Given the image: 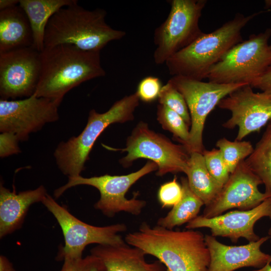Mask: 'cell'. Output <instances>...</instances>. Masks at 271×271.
I'll return each instance as SVG.
<instances>
[{"label": "cell", "instance_id": "obj_1", "mask_svg": "<svg viewBox=\"0 0 271 271\" xmlns=\"http://www.w3.org/2000/svg\"><path fill=\"white\" fill-rule=\"evenodd\" d=\"M128 245L156 257L168 271H208L210 255L198 230H174L146 222L124 237Z\"/></svg>", "mask_w": 271, "mask_h": 271}, {"label": "cell", "instance_id": "obj_2", "mask_svg": "<svg viewBox=\"0 0 271 271\" xmlns=\"http://www.w3.org/2000/svg\"><path fill=\"white\" fill-rule=\"evenodd\" d=\"M100 52L84 51L69 44L44 48L41 52V72L34 94L62 100L72 88L105 76Z\"/></svg>", "mask_w": 271, "mask_h": 271}, {"label": "cell", "instance_id": "obj_3", "mask_svg": "<svg viewBox=\"0 0 271 271\" xmlns=\"http://www.w3.org/2000/svg\"><path fill=\"white\" fill-rule=\"evenodd\" d=\"M106 14L102 9L86 10L78 2L60 9L47 24L44 48L69 44L84 51L100 52L108 43L126 35L107 24Z\"/></svg>", "mask_w": 271, "mask_h": 271}, {"label": "cell", "instance_id": "obj_4", "mask_svg": "<svg viewBox=\"0 0 271 271\" xmlns=\"http://www.w3.org/2000/svg\"><path fill=\"white\" fill-rule=\"evenodd\" d=\"M236 14L210 33H203L186 48L180 50L165 63L170 75L182 76L202 81L207 78L211 68L234 46L242 41V29L258 15Z\"/></svg>", "mask_w": 271, "mask_h": 271}, {"label": "cell", "instance_id": "obj_5", "mask_svg": "<svg viewBox=\"0 0 271 271\" xmlns=\"http://www.w3.org/2000/svg\"><path fill=\"white\" fill-rule=\"evenodd\" d=\"M139 100L136 92L116 101L104 113H98L95 109L90 110L87 124L82 132L66 142L60 143L55 150L54 156L61 172L68 177L80 176L99 136L111 124L133 120Z\"/></svg>", "mask_w": 271, "mask_h": 271}, {"label": "cell", "instance_id": "obj_6", "mask_svg": "<svg viewBox=\"0 0 271 271\" xmlns=\"http://www.w3.org/2000/svg\"><path fill=\"white\" fill-rule=\"evenodd\" d=\"M270 37L271 29H267L234 46L211 68L209 81L250 85L271 66Z\"/></svg>", "mask_w": 271, "mask_h": 271}, {"label": "cell", "instance_id": "obj_7", "mask_svg": "<svg viewBox=\"0 0 271 271\" xmlns=\"http://www.w3.org/2000/svg\"><path fill=\"white\" fill-rule=\"evenodd\" d=\"M158 166L149 161L139 170L125 175L108 174L85 178L78 176L68 177V182L56 189L54 192L56 198L60 197L67 190L78 185H88L96 188L99 192V199L94 207L108 217H113L116 214L124 212L133 215H139L146 206L145 201L138 199L136 193L131 199L125 194L140 179L147 174L158 170Z\"/></svg>", "mask_w": 271, "mask_h": 271}, {"label": "cell", "instance_id": "obj_8", "mask_svg": "<svg viewBox=\"0 0 271 271\" xmlns=\"http://www.w3.org/2000/svg\"><path fill=\"white\" fill-rule=\"evenodd\" d=\"M170 11L166 20L154 31L156 46L153 54L155 63L160 65L186 48L202 32L199 21L206 0H170Z\"/></svg>", "mask_w": 271, "mask_h": 271}, {"label": "cell", "instance_id": "obj_9", "mask_svg": "<svg viewBox=\"0 0 271 271\" xmlns=\"http://www.w3.org/2000/svg\"><path fill=\"white\" fill-rule=\"evenodd\" d=\"M42 203L53 214L62 231L65 244L58 255L60 259L83 258L85 248L90 244L116 245L125 242L119 234L127 230L124 223L105 226L86 223L71 214L48 194Z\"/></svg>", "mask_w": 271, "mask_h": 271}, {"label": "cell", "instance_id": "obj_10", "mask_svg": "<svg viewBox=\"0 0 271 271\" xmlns=\"http://www.w3.org/2000/svg\"><path fill=\"white\" fill-rule=\"evenodd\" d=\"M122 152L127 155L119 161L124 168L133 161L144 158L149 159L158 166L156 175L162 176L171 173L185 174L190 154L184 146L173 143L162 134L151 130L148 123L140 121L127 140Z\"/></svg>", "mask_w": 271, "mask_h": 271}, {"label": "cell", "instance_id": "obj_11", "mask_svg": "<svg viewBox=\"0 0 271 271\" xmlns=\"http://www.w3.org/2000/svg\"><path fill=\"white\" fill-rule=\"evenodd\" d=\"M169 81L183 96L190 118L189 139L183 145L190 154L203 153V132L205 120L220 101L232 92L248 84H220L190 79L182 76H172Z\"/></svg>", "mask_w": 271, "mask_h": 271}, {"label": "cell", "instance_id": "obj_12", "mask_svg": "<svg viewBox=\"0 0 271 271\" xmlns=\"http://www.w3.org/2000/svg\"><path fill=\"white\" fill-rule=\"evenodd\" d=\"M62 100L39 97L34 94L21 99H0V131L14 133L19 141L40 130L47 123L59 119Z\"/></svg>", "mask_w": 271, "mask_h": 271}, {"label": "cell", "instance_id": "obj_13", "mask_svg": "<svg viewBox=\"0 0 271 271\" xmlns=\"http://www.w3.org/2000/svg\"><path fill=\"white\" fill-rule=\"evenodd\" d=\"M41 72V52L32 47L0 53L1 99L33 95Z\"/></svg>", "mask_w": 271, "mask_h": 271}, {"label": "cell", "instance_id": "obj_14", "mask_svg": "<svg viewBox=\"0 0 271 271\" xmlns=\"http://www.w3.org/2000/svg\"><path fill=\"white\" fill-rule=\"evenodd\" d=\"M228 110L231 117L222 126L228 129L238 127L235 140L258 131L271 120V95L264 92L256 93L249 84L232 92L221 99L217 105Z\"/></svg>", "mask_w": 271, "mask_h": 271}, {"label": "cell", "instance_id": "obj_15", "mask_svg": "<svg viewBox=\"0 0 271 271\" xmlns=\"http://www.w3.org/2000/svg\"><path fill=\"white\" fill-rule=\"evenodd\" d=\"M262 182L247 166L241 162L230 174L226 183L214 200L203 210L204 217L211 218L234 208L239 210L252 209L271 197L261 193L258 186Z\"/></svg>", "mask_w": 271, "mask_h": 271}, {"label": "cell", "instance_id": "obj_16", "mask_svg": "<svg viewBox=\"0 0 271 271\" xmlns=\"http://www.w3.org/2000/svg\"><path fill=\"white\" fill-rule=\"evenodd\" d=\"M264 217L271 220V197L249 210L231 211L211 218L197 216L187 223L186 228H208L212 236L227 237L234 243L241 237L253 242L260 238L254 231V224Z\"/></svg>", "mask_w": 271, "mask_h": 271}, {"label": "cell", "instance_id": "obj_17", "mask_svg": "<svg viewBox=\"0 0 271 271\" xmlns=\"http://www.w3.org/2000/svg\"><path fill=\"white\" fill-rule=\"evenodd\" d=\"M270 237H262L257 241L242 245H227L211 235H205V240L210 255L208 271H234L244 267L260 268L269 260L271 255L260 250Z\"/></svg>", "mask_w": 271, "mask_h": 271}, {"label": "cell", "instance_id": "obj_18", "mask_svg": "<svg viewBox=\"0 0 271 271\" xmlns=\"http://www.w3.org/2000/svg\"><path fill=\"white\" fill-rule=\"evenodd\" d=\"M43 185L17 193L0 185V237L20 228L30 207L42 202L47 194Z\"/></svg>", "mask_w": 271, "mask_h": 271}, {"label": "cell", "instance_id": "obj_19", "mask_svg": "<svg viewBox=\"0 0 271 271\" xmlns=\"http://www.w3.org/2000/svg\"><path fill=\"white\" fill-rule=\"evenodd\" d=\"M90 253L101 260L106 271H168L159 260L147 261L142 250L126 242L116 245L98 244Z\"/></svg>", "mask_w": 271, "mask_h": 271}, {"label": "cell", "instance_id": "obj_20", "mask_svg": "<svg viewBox=\"0 0 271 271\" xmlns=\"http://www.w3.org/2000/svg\"><path fill=\"white\" fill-rule=\"evenodd\" d=\"M33 43L30 23L19 5L0 11V53L32 47Z\"/></svg>", "mask_w": 271, "mask_h": 271}, {"label": "cell", "instance_id": "obj_21", "mask_svg": "<svg viewBox=\"0 0 271 271\" xmlns=\"http://www.w3.org/2000/svg\"><path fill=\"white\" fill-rule=\"evenodd\" d=\"M77 0H20L19 5L26 13L33 32L32 47L42 52L44 35L50 18L60 9L77 3Z\"/></svg>", "mask_w": 271, "mask_h": 271}, {"label": "cell", "instance_id": "obj_22", "mask_svg": "<svg viewBox=\"0 0 271 271\" xmlns=\"http://www.w3.org/2000/svg\"><path fill=\"white\" fill-rule=\"evenodd\" d=\"M185 174L190 189L205 206L214 200L223 187L209 172L202 153L193 152L190 154Z\"/></svg>", "mask_w": 271, "mask_h": 271}, {"label": "cell", "instance_id": "obj_23", "mask_svg": "<svg viewBox=\"0 0 271 271\" xmlns=\"http://www.w3.org/2000/svg\"><path fill=\"white\" fill-rule=\"evenodd\" d=\"M182 196L179 202L164 217L160 218L157 225L173 229L175 227L188 223L196 218L203 202L191 190L187 178L181 179Z\"/></svg>", "mask_w": 271, "mask_h": 271}, {"label": "cell", "instance_id": "obj_24", "mask_svg": "<svg viewBox=\"0 0 271 271\" xmlns=\"http://www.w3.org/2000/svg\"><path fill=\"white\" fill-rule=\"evenodd\" d=\"M245 162L261 180L264 193L271 197V122Z\"/></svg>", "mask_w": 271, "mask_h": 271}, {"label": "cell", "instance_id": "obj_25", "mask_svg": "<svg viewBox=\"0 0 271 271\" xmlns=\"http://www.w3.org/2000/svg\"><path fill=\"white\" fill-rule=\"evenodd\" d=\"M216 146L220 150L230 174L241 162L250 155L254 149L249 142H231L225 138L218 140Z\"/></svg>", "mask_w": 271, "mask_h": 271}, {"label": "cell", "instance_id": "obj_26", "mask_svg": "<svg viewBox=\"0 0 271 271\" xmlns=\"http://www.w3.org/2000/svg\"><path fill=\"white\" fill-rule=\"evenodd\" d=\"M157 115L163 129L171 132L174 139L181 145L187 143L190 136L189 126L179 114L167 106L159 104Z\"/></svg>", "mask_w": 271, "mask_h": 271}, {"label": "cell", "instance_id": "obj_27", "mask_svg": "<svg viewBox=\"0 0 271 271\" xmlns=\"http://www.w3.org/2000/svg\"><path fill=\"white\" fill-rule=\"evenodd\" d=\"M159 104L165 105L179 114L187 124L191 125V118L186 102L182 94L169 82L162 87Z\"/></svg>", "mask_w": 271, "mask_h": 271}, {"label": "cell", "instance_id": "obj_28", "mask_svg": "<svg viewBox=\"0 0 271 271\" xmlns=\"http://www.w3.org/2000/svg\"><path fill=\"white\" fill-rule=\"evenodd\" d=\"M205 165L211 175L223 186L230 173L219 149L204 150L202 153Z\"/></svg>", "mask_w": 271, "mask_h": 271}, {"label": "cell", "instance_id": "obj_29", "mask_svg": "<svg viewBox=\"0 0 271 271\" xmlns=\"http://www.w3.org/2000/svg\"><path fill=\"white\" fill-rule=\"evenodd\" d=\"M182 196V186L177 182L176 177L162 184L158 193V200L162 208L173 207L179 202Z\"/></svg>", "mask_w": 271, "mask_h": 271}, {"label": "cell", "instance_id": "obj_30", "mask_svg": "<svg viewBox=\"0 0 271 271\" xmlns=\"http://www.w3.org/2000/svg\"><path fill=\"white\" fill-rule=\"evenodd\" d=\"M162 87L161 81L159 78L149 76L140 81L136 92L140 100L150 103L158 98Z\"/></svg>", "mask_w": 271, "mask_h": 271}, {"label": "cell", "instance_id": "obj_31", "mask_svg": "<svg viewBox=\"0 0 271 271\" xmlns=\"http://www.w3.org/2000/svg\"><path fill=\"white\" fill-rule=\"evenodd\" d=\"M19 140L14 133L7 132L0 134V157L2 158L21 152Z\"/></svg>", "mask_w": 271, "mask_h": 271}, {"label": "cell", "instance_id": "obj_32", "mask_svg": "<svg viewBox=\"0 0 271 271\" xmlns=\"http://www.w3.org/2000/svg\"><path fill=\"white\" fill-rule=\"evenodd\" d=\"M250 85L252 88L260 89L262 92L271 95V66Z\"/></svg>", "mask_w": 271, "mask_h": 271}, {"label": "cell", "instance_id": "obj_33", "mask_svg": "<svg viewBox=\"0 0 271 271\" xmlns=\"http://www.w3.org/2000/svg\"><path fill=\"white\" fill-rule=\"evenodd\" d=\"M80 271H106V268L99 257L90 254L81 259Z\"/></svg>", "mask_w": 271, "mask_h": 271}, {"label": "cell", "instance_id": "obj_34", "mask_svg": "<svg viewBox=\"0 0 271 271\" xmlns=\"http://www.w3.org/2000/svg\"><path fill=\"white\" fill-rule=\"evenodd\" d=\"M66 259L64 260V263L60 271H80V265L81 259Z\"/></svg>", "mask_w": 271, "mask_h": 271}, {"label": "cell", "instance_id": "obj_35", "mask_svg": "<svg viewBox=\"0 0 271 271\" xmlns=\"http://www.w3.org/2000/svg\"><path fill=\"white\" fill-rule=\"evenodd\" d=\"M0 271H16L12 262L3 255L0 256Z\"/></svg>", "mask_w": 271, "mask_h": 271}, {"label": "cell", "instance_id": "obj_36", "mask_svg": "<svg viewBox=\"0 0 271 271\" xmlns=\"http://www.w3.org/2000/svg\"><path fill=\"white\" fill-rule=\"evenodd\" d=\"M20 0H0V11L19 5Z\"/></svg>", "mask_w": 271, "mask_h": 271}, {"label": "cell", "instance_id": "obj_37", "mask_svg": "<svg viewBox=\"0 0 271 271\" xmlns=\"http://www.w3.org/2000/svg\"><path fill=\"white\" fill-rule=\"evenodd\" d=\"M271 260H269L264 266L253 271H271Z\"/></svg>", "mask_w": 271, "mask_h": 271}, {"label": "cell", "instance_id": "obj_38", "mask_svg": "<svg viewBox=\"0 0 271 271\" xmlns=\"http://www.w3.org/2000/svg\"><path fill=\"white\" fill-rule=\"evenodd\" d=\"M268 235L271 237V227L268 229Z\"/></svg>", "mask_w": 271, "mask_h": 271}, {"label": "cell", "instance_id": "obj_39", "mask_svg": "<svg viewBox=\"0 0 271 271\" xmlns=\"http://www.w3.org/2000/svg\"><path fill=\"white\" fill-rule=\"evenodd\" d=\"M270 48H271V44H270Z\"/></svg>", "mask_w": 271, "mask_h": 271}]
</instances>
